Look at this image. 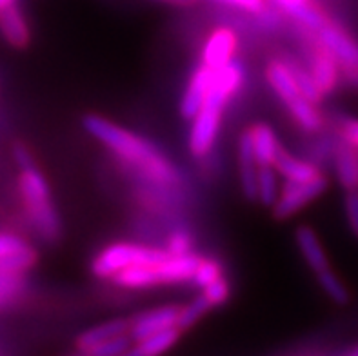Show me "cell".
I'll list each match as a JSON object with an SVG mask.
<instances>
[{
  "label": "cell",
  "mask_w": 358,
  "mask_h": 356,
  "mask_svg": "<svg viewBox=\"0 0 358 356\" xmlns=\"http://www.w3.org/2000/svg\"><path fill=\"white\" fill-rule=\"evenodd\" d=\"M36 255L31 248L26 251L0 257V273H24L35 264Z\"/></svg>",
  "instance_id": "28"
},
{
  "label": "cell",
  "mask_w": 358,
  "mask_h": 356,
  "mask_svg": "<svg viewBox=\"0 0 358 356\" xmlns=\"http://www.w3.org/2000/svg\"><path fill=\"white\" fill-rule=\"evenodd\" d=\"M17 4V0H0V11L6 8H9V6Z\"/></svg>",
  "instance_id": "40"
},
{
  "label": "cell",
  "mask_w": 358,
  "mask_h": 356,
  "mask_svg": "<svg viewBox=\"0 0 358 356\" xmlns=\"http://www.w3.org/2000/svg\"><path fill=\"white\" fill-rule=\"evenodd\" d=\"M191 245H193V242H191V236L187 235L186 231H175V233H171V236H169L168 248L166 249H168L171 255H182V252H189Z\"/></svg>",
  "instance_id": "34"
},
{
  "label": "cell",
  "mask_w": 358,
  "mask_h": 356,
  "mask_svg": "<svg viewBox=\"0 0 358 356\" xmlns=\"http://www.w3.org/2000/svg\"><path fill=\"white\" fill-rule=\"evenodd\" d=\"M218 2L244 9V11H250V13H260L264 9V0H218Z\"/></svg>",
  "instance_id": "37"
},
{
  "label": "cell",
  "mask_w": 358,
  "mask_h": 356,
  "mask_svg": "<svg viewBox=\"0 0 358 356\" xmlns=\"http://www.w3.org/2000/svg\"><path fill=\"white\" fill-rule=\"evenodd\" d=\"M0 31L15 48H26L29 44V27L17 4L0 11Z\"/></svg>",
  "instance_id": "18"
},
{
  "label": "cell",
  "mask_w": 358,
  "mask_h": 356,
  "mask_svg": "<svg viewBox=\"0 0 358 356\" xmlns=\"http://www.w3.org/2000/svg\"><path fill=\"white\" fill-rule=\"evenodd\" d=\"M318 284L322 287L324 293L331 298L335 304H348L350 302V291L345 289V285L342 284V280L333 273L329 267H326L324 271L317 273Z\"/></svg>",
  "instance_id": "25"
},
{
  "label": "cell",
  "mask_w": 358,
  "mask_h": 356,
  "mask_svg": "<svg viewBox=\"0 0 358 356\" xmlns=\"http://www.w3.org/2000/svg\"><path fill=\"white\" fill-rule=\"evenodd\" d=\"M341 135L345 142L358 149V118H344L341 122Z\"/></svg>",
  "instance_id": "35"
},
{
  "label": "cell",
  "mask_w": 358,
  "mask_h": 356,
  "mask_svg": "<svg viewBox=\"0 0 358 356\" xmlns=\"http://www.w3.org/2000/svg\"><path fill=\"white\" fill-rule=\"evenodd\" d=\"M180 333V327H178V325H173V327L162 329L159 331V333H153L150 334L148 339L135 342V348L129 349V353L135 356H155L160 355V353H166L178 342Z\"/></svg>",
  "instance_id": "21"
},
{
  "label": "cell",
  "mask_w": 358,
  "mask_h": 356,
  "mask_svg": "<svg viewBox=\"0 0 358 356\" xmlns=\"http://www.w3.org/2000/svg\"><path fill=\"white\" fill-rule=\"evenodd\" d=\"M160 2H166V4L178 6V8H187V6H193L196 0H160Z\"/></svg>",
  "instance_id": "39"
},
{
  "label": "cell",
  "mask_w": 358,
  "mask_h": 356,
  "mask_svg": "<svg viewBox=\"0 0 358 356\" xmlns=\"http://www.w3.org/2000/svg\"><path fill=\"white\" fill-rule=\"evenodd\" d=\"M308 60H309V69L313 73L315 80H317L318 87L322 91L324 95H329L338 86L341 80V66L333 59V55L324 48L320 42L311 36V44H309L308 51Z\"/></svg>",
  "instance_id": "7"
},
{
  "label": "cell",
  "mask_w": 358,
  "mask_h": 356,
  "mask_svg": "<svg viewBox=\"0 0 358 356\" xmlns=\"http://www.w3.org/2000/svg\"><path fill=\"white\" fill-rule=\"evenodd\" d=\"M26 249H29V245L20 236L9 235V233H0V257L15 255V252L26 251Z\"/></svg>",
  "instance_id": "33"
},
{
  "label": "cell",
  "mask_w": 358,
  "mask_h": 356,
  "mask_svg": "<svg viewBox=\"0 0 358 356\" xmlns=\"http://www.w3.org/2000/svg\"><path fill=\"white\" fill-rule=\"evenodd\" d=\"M251 136H253V148L257 160L260 166H273L275 158L280 153V144L275 135V131L268 124H255L250 127Z\"/></svg>",
  "instance_id": "19"
},
{
  "label": "cell",
  "mask_w": 358,
  "mask_h": 356,
  "mask_svg": "<svg viewBox=\"0 0 358 356\" xmlns=\"http://www.w3.org/2000/svg\"><path fill=\"white\" fill-rule=\"evenodd\" d=\"M169 255L171 252L168 249L150 248V245H141V243H111L96 255L91 264V271L99 278H113L117 273L126 267L138 266V264L157 266L166 260Z\"/></svg>",
  "instance_id": "3"
},
{
  "label": "cell",
  "mask_w": 358,
  "mask_h": 356,
  "mask_svg": "<svg viewBox=\"0 0 358 356\" xmlns=\"http://www.w3.org/2000/svg\"><path fill=\"white\" fill-rule=\"evenodd\" d=\"M259 169L260 164L255 155L253 136L248 127L238 138V175H241L242 193L251 202L259 200Z\"/></svg>",
  "instance_id": "8"
},
{
  "label": "cell",
  "mask_w": 358,
  "mask_h": 356,
  "mask_svg": "<svg viewBox=\"0 0 358 356\" xmlns=\"http://www.w3.org/2000/svg\"><path fill=\"white\" fill-rule=\"evenodd\" d=\"M273 166L278 171V175L286 178V182H306L320 175L315 164L293 157L291 153H287L286 149H280Z\"/></svg>",
  "instance_id": "17"
},
{
  "label": "cell",
  "mask_w": 358,
  "mask_h": 356,
  "mask_svg": "<svg viewBox=\"0 0 358 356\" xmlns=\"http://www.w3.org/2000/svg\"><path fill=\"white\" fill-rule=\"evenodd\" d=\"M333 160L338 184L345 191L358 190V149L341 138L333 149Z\"/></svg>",
  "instance_id": "14"
},
{
  "label": "cell",
  "mask_w": 358,
  "mask_h": 356,
  "mask_svg": "<svg viewBox=\"0 0 358 356\" xmlns=\"http://www.w3.org/2000/svg\"><path fill=\"white\" fill-rule=\"evenodd\" d=\"M222 276V266H220V262L213 260V258H202L200 262L199 269H196V275L193 278L191 284L196 285V287L204 289L206 285H209L211 282H215L217 278Z\"/></svg>",
  "instance_id": "29"
},
{
  "label": "cell",
  "mask_w": 358,
  "mask_h": 356,
  "mask_svg": "<svg viewBox=\"0 0 358 356\" xmlns=\"http://www.w3.org/2000/svg\"><path fill=\"white\" fill-rule=\"evenodd\" d=\"M202 294H204L206 300L211 304V307L222 306L227 298H229V284H227V280L224 278V276H220V278H217L209 285H206V287L202 289Z\"/></svg>",
  "instance_id": "31"
},
{
  "label": "cell",
  "mask_w": 358,
  "mask_h": 356,
  "mask_svg": "<svg viewBox=\"0 0 358 356\" xmlns=\"http://www.w3.org/2000/svg\"><path fill=\"white\" fill-rule=\"evenodd\" d=\"M266 78H268L269 86L277 93L278 99L286 106H291L299 99H302V91H300L299 84H296L293 73H291L289 66L284 59L282 60H271L266 68Z\"/></svg>",
  "instance_id": "13"
},
{
  "label": "cell",
  "mask_w": 358,
  "mask_h": 356,
  "mask_svg": "<svg viewBox=\"0 0 358 356\" xmlns=\"http://www.w3.org/2000/svg\"><path fill=\"white\" fill-rule=\"evenodd\" d=\"M233 97L226 91L218 90L211 84L204 106L200 109L196 117L193 118L189 131V149L196 158L208 157L217 142L220 122H222L224 108Z\"/></svg>",
  "instance_id": "4"
},
{
  "label": "cell",
  "mask_w": 358,
  "mask_h": 356,
  "mask_svg": "<svg viewBox=\"0 0 358 356\" xmlns=\"http://www.w3.org/2000/svg\"><path fill=\"white\" fill-rule=\"evenodd\" d=\"M275 166H260L259 169V202L266 208H273L280 197V185Z\"/></svg>",
  "instance_id": "24"
},
{
  "label": "cell",
  "mask_w": 358,
  "mask_h": 356,
  "mask_svg": "<svg viewBox=\"0 0 358 356\" xmlns=\"http://www.w3.org/2000/svg\"><path fill=\"white\" fill-rule=\"evenodd\" d=\"M129 327H131V322L122 320V318H115V320H108L104 324L95 325V327L84 331L77 339L78 351L90 355L100 343L108 342L115 336H120V334L129 333Z\"/></svg>",
  "instance_id": "15"
},
{
  "label": "cell",
  "mask_w": 358,
  "mask_h": 356,
  "mask_svg": "<svg viewBox=\"0 0 358 356\" xmlns=\"http://www.w3.org/2000/svg\"><path fill=\"white\" fill-rule=\"evenodd\" d=\"M327 180L326 176L320 173L318 176L306 182H286L282 187V193L278 197L277 204L273 206V215L280 220L289 218L306 208L309 202L317 200L320 194L326 191Z\"/></svg>",
  "instance_id": "6"
},
{
  "label": "cell",
  "mask_w": 358,
  "mask_h": 356,
  "mask_svg": "<svg viewBox=\"0 0 358 356\" xmlns=\"http://www.w3.org/2000/svg\"><path fill=\"white\" fill-rule=\"evenodd\" d=\"M291 117L295 118V122L300 127L308 133H313V131L320 129L322 126V117L315 108V102L308 99V97H302L296 102H293L291 106H287Z\"/></svg>",
  "instance_id": "22"
},
{
  "label": "cell",
  "mask_w": 358,
  "mask_h": 356,
  "mask_svg": "<svg viewBox=\"0 0 358 356\" xmlns=\"http://www.w3.org/2000/svg\"><path fill=\"white\" fill-rule=\"evenodd\" d=\"M315 35L320 44L333 55L338 62L344 80L351 87H358V42L338 24L327 20Z\"/></svg>",
  "instance_id": "5"
},
{
  "label": "cell",
  "mask_w": 358,
  "mask_h": 356,
  "mask_svg": "<svg viewBox=\"0 0 358 356\" xmlns=\"http://www.w3.org/2000/svg\"><path fill=\"white\" fill-rule=\"evenodd\" d=\"M15 160H17V164L20 169L33 166L31 155H29V151H27L24 145H17V148H15Z\"/></svg>",
  "instance_id": "38"
},
{
  "label": "cell",
  "mask_w": 358,
  "mask_h": 356,
  "mask_svg": "<svg viewBox=\"0 0 358 356\" xmlns=\"http://www.w3.org/2000/svg\"><path fill=\"white\" fill-rule=\"evenodd\" d=\"M287 62V66H289L291 73H293V77H295L296 84H299L300 91H302V95L308 97L311 102H320L324 97V93L320 91V87H318L317 80H315L313 73H311V69H309V66L306 68V66H302V64L299 62V60L291 59V57H286L284 59Z\"/></svg>",
  "instance_id": "23"
},
{
  "label": "cell",
  "mask_w": 358,
  "mask_h": 356,
  "mask_svg": "<svg viewBox=\"0 0 358 356\" xmlns=\"http://www.w3.org/2000/svg\"><path fill=\"white\" fill-rule=\"evenodd\" d=\"M202 258L193 251L182 252V255H169L160 264H157L160 282L162 284H184L193 282Z\"/></svg>",
  "instance_id": "11"
},
{
  "label": "cell",
  "mask_w": 358,
  "mask_h": 356,
  "mask_svg": "<svg viewBox=\"0 0 358 356\" xmlns=\"http://www.w3.org/2000/svg\"><path fill=\"white\" fill-rule=\"evenodd\" d=\"M133 342L131 334H120V336H115V339L108 340V342L96 346L93 351L90 353L91 356H118L124 355V353H129V343Z\"/></svg>",
  "instance_id": "30"
},
{
  "label": "cell",
  "mask_w": 358,
  "mask_h": 356,
  "mask_svg": "<svg viewBox=\"0 0 358 356\" xmlns=\"http://www.w3.org/2000/svg\"><path fill=\"white\" fill-rule=\"evenodd\" d=\"M275 8L282 9L284 13L289 15L291 18L295 17L296 13H299L300 9L306 8L308 4H311L313 0H269Z\"/></svg>",
  "instance_id": "36"
},
{
  "label": "cell",
  "mask_w": 358,
  "mask_h": 356,
  "mask_svg": "<svg viewBox=\"0 0 358 356\" xmlns=\"http://www.w3.org/2000/svg\"><path fill=\"white\" fill-rule=\"evenodd\" d=\"M113 280L115 284L126 289H148L162 284L157 266H145V264L126 267L117 273Z\"/></svg>",
  "instance_id": "20"
},
{
  "label": "cell",
  "mask_w": 358,
  "mask_h": 356,
  "mask_svg": "<svg viewBox=\"0 0 358 356\" xmlns=\"http://www.w3.org/2000/svg\"><path fill=\"white\" fill-rule=\"evenodd\" d=\"M20 193L27 217L44 240H57L60 235V218L50 194V185L35 166L24 167L20 175Z\"/></svg>",
  "instance_id": "2"
},
{
  "label": "cell",
  "mask_w": 358,
  "mask_h": 356,
  "mask_svg": "<svg viewBox=\"0 0 358 356\" xmlns=\"http://www.w3.org/2000/svg\"><path fill=\"white\" fill-rule=\"evenodd\" d=\"M344 209L351 233L358 238V190L345 191Z\"/></svg>",
  "instance_id": "32"
},
{
  "label": "cell",
  "mask_w": 358,
  "mask_h": 356,
  "mask_svg": "<svg viewBox=\"0 0 358 356\" xmlns=\"http://www.w3.org/2000/svg\"><path fill=\"white\" fill-rule=\"evenodd\" d=\"M351 355H358V349H353V351H351Z\"/></svg>",
  "instance_id": "41"
},
{
  "label": "cell",
  "mask_w": 358,
  "mask_h": 356,
  "mask_svg": "<svg viewBox=\"0 0 358 356\" xmlns=\"http://www.w3.org/2000/svg\"><path fill=\"white\" fill-rule=\"evenodd\" d=\"M82 126L100 144L129 164L148 184L157 185L160 190H173L180 185V171L150 140L95 113L82 118Z\"/></svg>",
  "instance_id": "1"
},
{
  "label": "cell",
  "mask_w": 358,
  "mask_h": 356,
  "mask_svg": "<svg viewBox=\"0 0 358 356\" xmlns=\"http://www.w3.org/2000/svg\"><path fill=\"white\" fill-rule=\"evenodd\" d=\"M215 69L202 64L191 77L189 84L186 87V93L180 100V113L182 117L187 118V120H193L196 117L202 106H204L206 99H208V93L211 90V84H213Z\"/></svg>",
  "instance_id": "10"
},
{
  "label": "cell",
  "mask_w": 358,
  "mask_h": 356,
  "mask_svg": "<svg viewBox=\"0 0 358 356\" xmlns=\"http://www.w3.org/2000/svg\"><path fill=\"white\" fill-rule=\"evenodd\" d=\"M209 309H211V304L206 300L204 294H200V297H196L193 302L180 307V315H178L177 325L182 331L189 329V327H193V325H195L196 322H199L200 318L209 311Z\"/></svg>",
  "instance_id": "27"
},
{
  "label": "cell",
  "mask_w": 358,
  "mask_h": 356,
  "mask_svg": "<svg viewBox=\"0 0 358 356\" xmlns=\"http://www.w3.org/2000/svg\"><path fill=\"white\" fill-rule=\"evenodd\" d=\"M236 44H238V38H236V33L233 29L218 27L206 42L204 51H202V64L213 69L222 68L224 64L233 60Z\"/></svg>",
  "instance_id": "12"
},
{
  "label": "cell",
  "mask_w": 358,
  "mask_h": 356,
  "mask_svg": "<svg viewBox=\"0 0 358 356\" xmlns=\"http://www.w3.org/2000/svg\"><path fill=\"white\" fill-rule=\"evenodd\" d=\"M178 315H180V307L177 306H164L142 313L141 316H136L135 320L131 322V327H129V334H131L133 342L144 340L150 334L177 325Z\"/></svg>",
  "instance_id": "9"
},
{
  "label": "cell",
  "mask_w": 358,
  "mask_h": 356,
  "mask_svg": "<svg viewBox=\"0 0 358 356\" xmlns=\"http://www.w3.org/2000/svg\"><path fill=\"white\" fill-rule=\"evenodd\" d=\"M295 240L306 264H308L309 269L313 271V273H320L326 267H329V262H327L322 243H320V238H318L317 231L313 227L300 226L295 231Z\"/></svg>",
  "instance_id": "16"
},
{
  "label": "cell",
  "mask_w": 358,
  "mask_h": 356,
  "mask_svg": "<svg viewBox=\"0 0 358 356\" xmlns=\"http://www.w3.org/2000/svg\"><path fill=\"white\" fill-rule=\"evenodd\" d=\"M22 273H0V309L13 304L24 291Z\"/></svg>",
  "instance_id": "26"
}]
</instances>
